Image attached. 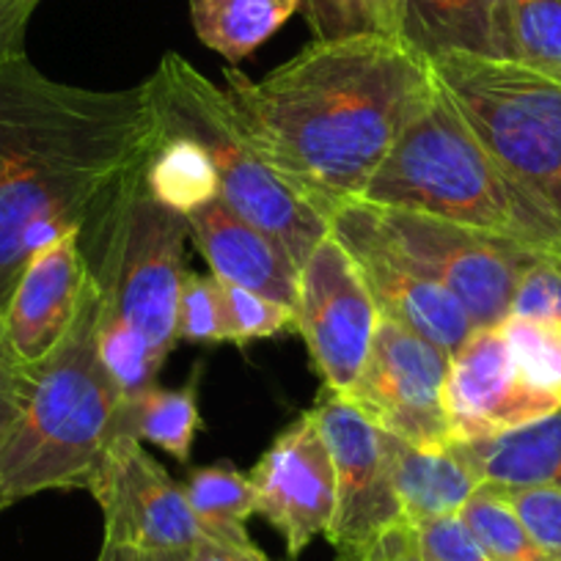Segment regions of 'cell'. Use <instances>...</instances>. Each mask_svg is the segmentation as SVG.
I'll return each instance as SVG.
<instances>
[{
  "mask_svg": "<svg viewBox=\"0 0 561 561\" xmlns=\"http://www.w3.org/2000/svg\"><path fill=\"white\" fill-rule=\"evenodd\" d=\"M295 314V331L304 336L322 386L344 397L364 371L380 311L358 262L333 231L317 242L300 267Z\"/></svg>",
  "mask_w": 561,
  "mask_h": 561,
  "instance_id": "11",
  "label": "cell"
},
{
  "mask_svg": "<svg viewBox=\"0 0 561 561\" xmlns=\"http://www.w3.org/2000/svg\"><path fill=\"white\" fill-rule=\"evenodd\" d=\"M304 0H191L198 42L237 67L287 25Z\"/></svg>",
  "mask_w": 561,
  "mask_h": 561,
  "instance_id": "21",
  "label": "cell"
},
{
  "mask_svg": "<svg viewBox=\"0 0 561 561\" xmlns=\"http://www.w3.org/2000/svg\"><path fill=\"white\" fill-rule=\"evenodd\" d=\"M413 545L424 561H493L460 515L413 526Z\"/></svg>",
  "mask_w": 561,
  "mask_h": 561,
  "instance_id": "32",
  "label": "cell"
},
{
  "mask_svg": "<svg viewBox=\"0 0 561 561\" xmlns=\"http://www.w3.org/2000/svg\"><path fill=\"white\" fill-rule=\"evenodd\" d=\"M451 446L482 484L561 490V408L510 433Z\"/></svg>",
  "mask_w": 561,
  "mask_h": 561,
  "instance_id": "20",
  "label": "cell"
},
{
  "mask_svg": "<svg viewBox=\"0 0 561 561\" xmlns=\"http://www.w3.org/2000/svg\"><path fill=\"white\" fill-rule=\"evenodd\" d=\"M187 556H191V561H270L256 545L237 548V545H224L215 542V539H204V542L193 545Z\"/></svg>",
  "mask_w": 561,
  "mask_h": 561,
  "instance_id": "36",
  "label": "cell"
},
{
  "mask_svg": "<svg viewBox=\"0 0 561 561\" xmlns=\"http://www.w3.org/2000/svg\"><path fill=\"white\" fill-rule=\"evenodd\" d=\"M144 83L158 113L160 135L196 140L215 165L220 202L273 237L295 267H304L331 224L270 169L242 129L226 89H218L180 53H165Z\"/></svg>",
  "mask_w": 561,
  "mask_h": 561,
  "instance_id": "5",
  "label": "cell"
},
{
  "mask_svg": "<svg viewBox=\"0 0 561 561\" xmlns=\"http://www.w3.org/2000/svg\"><path fill=\"white\" fill-rule=\"evenodd\" d=\"M460 517L493 561H550L510 501L493 484H479L477 493L460 510Z\"/></svg>",
  "mask_w": 561,
  "mask_h": 561,
  "instance_id": "27",
  "label": "cell"
},
{
  "mask_svg": "<svg viewBox=\"0 0 561 561\" xmlns=\"http://www.w3.org/2000/svg\"><path fill=\"white\" fill-rule=\"evenodd\" d=\"M304 14L317 42L355 36L399 39L397 0H304Z\"/></svg>",
  "mask_w": 561,
  "mask_h": 561,
  "instance_id": "28",
  "label": "cell"
},
{
  "mask_svg": "<svg viewBox=\"0 0 561 561\" xmlns=\"http://www.w3.org/2000/svg\"><path fill=\"white\" fill-rule=\"evenodd\" d=\"M449 360L427 339L380 317L364 371L344 399L380 433L419 449H444L455 444L444 399Z\"/></svg>",
  "mask_w": 561,
  "mask_h": 561,
  "instance_id": "10",
  "label": "cell"
},
{
  "mask_svg": "<svg viewBox=\"0 0 561 561\" xmlns=\"http://www.w3.org/2000/svg\"><path fill=\"white\" fill-rule=\"evenodd\" d=\"M39 3H42V0H39Z\"/></svg>",
  "mask_w": 561,
  "mask_h": 561,
  "instance_id": "42",
  "label": "cell"
},
{
  "mask_svg": "<svg viewBox=\"0 0 561 561\" xmlns=\"http://www.w3.org/2000/svg\"><path fill=\"white\" fill-rule=\"evenodd\" d=\"M198 427L202 419H198L196 382L185 388L152 386L124 402L122 433L135 435L140 444L147 440L160 446L180 462L191 460Z\"/></svg>",
  "mask_w": 561,
  "mask_h": 561,
  "instance_id": "24",
  "label": "cell"
},
{
  "mask_svg": "<svg viewBox=\"0 0 561 561\" xmlns=\"http://www.w3.org/2000/svg\"><path fill=\"white\" fill-rule=\"evenodd\" d=\"M444 399L455 440L493 438L561 408L523 380L499 325L473 331L451 355Z\"/></svg>",
  "mask_w": 561,
  "mask_h": 561,
  "instance_id": "16",
  "label": "cell"
},
{
  "mask_svg": "<svg viewBox=\"0 0 561 561\" xmlns=\"http://www.w3.org/2000/svg\"><path fill=\"white\" fill-rule=\"evenodd\" d=\"M495 488V484H493ZM523 526L531 531L539 548L550 556V561H561V490L550 488H495Z\"/></svg>",
  "mask_w": 561,
  "mask_h": 561,
  "instance_id": "31",
  "label": "cell"
},
{
  "mask_svg": "<svg viewBox=\"0 0 561 561\" xmlns=\"http://www.w3.org/2000/svg\"><path fill=\"white\" fill-rule=\"evenodd\" d=\"M510 314L561 320V253H542L523 275Z\"/></svg>",
  "mask_w": 561,
  "mask_h": 561,
  "instance_id": "33",
  "label": "cell"
},
{
  "mask_svg": "<svg viewBox=\"0 0 561 561\" xmlns=\"http://www.w3.org/2000/svg\"><path fill=\"white\" fill-rule=\"evenodd\" d=\"M399 39L433 58L466 53L510 61V0H397Z\"/></svg>",
  "mask_w": 561,
  "mask_h": 561,
  "instance_id": "18",
  "label": "cell"
},
{
  "mask_svg": "<svg viewBox=\"0 0 561 561\" xmlns=\"http://www.w3.org/2000/svg\"><path fill=\"white\" fill-rule=\"evenodd\" d=\"M360 202L561 253V226L553 215L495 163L440 85L399 135Z\"/></svg>",
  "mask_w": 561,
  "mask_h": 561,
  "instance_id": "4",
  "label": "cell"
},
{
  "mask_svg": "<svg viewBox=\"0 0 561 561\" xmlns=\"http://www.w3.org/2000/svg\"><path fill=\"white\" fill-rule=\"evenodd\" d=\"M100 287L91 273L83 309L50 358L25 369V399L0 446V512L45 490H89L122 433L124 393L96 347Z\"/></svg>",
  "mask_w": 561,
  "mask_h": 561,
  "instance_id": "3",
  "label": "cell"
},
{
  "mask_svg": "<svg viewBox=\"0 0 561 561\" xmlns=\"http://www.w3.org/2000/svg\"><path fill=\"white\" fill-rule=\"evenodd\" d=\"M185 218L191 226L193 245L207 259L220 284L242 287L248 293L278 300L289 309H298L300 270L273 237L240 218L220 198L204 204Z\"/></svg>",
  "mask_w": 561,
  "mask_h": 561,
  "instance_id": "17",
  "label": "cell"
},
{
  "mask_svg": "<svg viewBox=\"0 0 561 561\" xmlns=\"http://www.w3.org/2000/svg\"><path fill=\"white\" fill-rule=\"evenodd\" d=\"M140 180L149 196L180 215L196 213L204 204L220 198V182L209 154L185 135H160Z\"/></svg>",
  "mask_w": 561,
  "mask_h": 561,
  "instance_id": "22",
  "label": "cell"
},
{
  "mask_svg": "<svg viewBox=\"0 0 561 561\" xmlns=\"http://www.w3.org/2000/svg\"><path fill=\"white\" fill-rule=\"evenodd\" d=\"M242 129L322 218L360 202L399 135L438 91L433 64L393 36L311 42L264 78L224 72Z\"/></svg>",
  "mask_w": 561,
  "mask_h": 561,
  "instance_id": "1",
  "label": "cell"
},
{
  "mask_svg": "<svg viewBox=\"0 0 561 561\" xmlns=\"http://www.w3.org/2000/svg\"><path fill=\"white\" fill-rule=\"evenodd\" d=\"M510 61L561 85V0H510Z\"/></svg>",
  "mask_w": 561,
  "mask_h": 561,
  "instance_id": "25",
  "label": "cell"
},
{
  "mask_svg": "<svg viewBox=\"0 0 561 561\" xmlns=\"http://www.w3.org/2000/svg\"><path fill=\"white\" fill-rule=\"evenodd\" d=\"M311 415L336 471V512L325 539L339 561H380L388 537L408 526L393 493L380 430L331 391L322 393Z\"/></svg>",
  "mask_w": 561,
  "mask_h": 561,
  "instance_id": "9",
  "label": "cell"
},
{
  "mask_svg": "<svg viewBox=\"0 0 561 561\" xmlns=\"http://www.w3.org/2000/svg\"><path fill=\"white\" fill-rule=\"evenodd\" d=\"M355 204L366 224L402 262L438 280L460 300L477 331L501 325L510 317L523 275L542 256V251L523 242L466 229L449 220Z\"/></svg>",
  "mask_w": 561,
  "mask_h": 561,
  "instance_id": "8",
  "label": "cell"
},
{
  "mask_svg": "<svg viewBox=\"0 0 561 561\" xmlns=\"http://www.w3.org/2000/svg\"><path fill=\"white\" fill-rule=\"evenodd\" d=\"M160 144L147 83L94 91L0 64V311L45 245L91 231Z\"/></svg>",
  "mask_w": 561,
  "mask_h": 561,
  "instance_id": "2",
  "label": "cell"
},
{
  "mask_svg": "<svg viewBox=\"0 0 561 561\" xmlns=\"http://www.w3.org/2000/svg\"><path fill=\"white\" fill-rule=\"evenodd\" d=\"M248 479L256 512L284 537L289 559L325 537L336 512V471L311 410L273 440Z\"/></svg>",
  "mask_w": 561,
  "mask_h": 561,
  "instance_id": "13",
  "label": "cell"
},
{
  "mask_svg": "<svg viewBox=\"0 0 561 561\" xmlns=\"http://www.w3.org/2000/svg\"><path fill=\"white\" fill-rule=\"evenodd\" d=\"M34 3H36V0H34ZM36 7H39V3H36Z\"/></svg>",
  "mask_w": 561,
  "mask_h": 561,
  "instance_id": "40",
  "label": "cell"
},
{
  "mask_svg": "<svg viewBox=\"0 0 561 561\" xmlns=\"http://www.w3.org/2000/svg\"><path fill=\"white\" fill-rule=\"evenodd\" d=\"M147 561H191L187 550H152V553H144Z\"/></svg>",
  "mask_w": 561,
  "mask_h": 561,
  "instance_id": "39",
  "label": "cell"
},
{
  "mask_svg": "<svg viewBox=\"0 0 561 561\" xmlns=\"http://www.w3.org/2000/svg\"><path fill=\"white\" fill-rule=\"evenodd\" d=\"M224 304L226 322H229V342H234L237 347H245L248 342H256V339L295 331V322H298L295 309L264 298V295L248 293L242 287L224 284Z\"/></svg>",
  "mask_w": 561,
  "mask_h": 561,
  "instance_id": "30",
  "label": "cell"
},
{
  "mask_svg": "<svg viewBox=\"0 0 561 561\" xmlns=\"http://www.w3.org/2000/svg\"><path fill=\"white\" fill-rule=\"evenodd\" d=\"M182 490L207 539L237 548L253 545L245 523L256 515V493L248 473H240L229 462H215L187 473Z\"/></svg>",
  "mask_w": 561,
  "mask_h": 561,
  "instance_id": "23",
  "label": "cell"
},
{
  "mask_svg": "<svg viewBox=\"0 0 561 561\" xmlns=\"http://www.w3.org/2000/svg\"><path fill=\"white\" fill-rule=\"evenodd\" d=\"M180 342L224 344L229 342L226 322L224 284L215 275L185 273L180 289V314H176Z\"/></svg>",
  "mask_w": 561,
  "mask_h": 561,
  "instance_id": "29",
  "label": "cell"
},
{
  "mask_svg": "<svg viewBox=\"0 0 561 561\" xmlns=\"http://www.w3.org/2000/svg\"><path fill=\"white\" fill-rule=\"evenodd\" d=\"M34 12V0H0V64L25 56V28Z\"/></svg>",
  "mask_w": 561,
  "mask_h": 561,
  "instance_id": "35",
  "label": "cell"
},
{
  "mask_svg": "<svg viewBox=\"0 0 561 561\" xmlns=\"http://www.w3.org/2000/svg\"><path fill=\"white\" fill-rule=\"evenodd\" d=\"M523 380L542 397L561 404V320L510 314L501 322Z\"/></svg>",
  "mask_w": 561,
  "mask_h": 561,
  "instance_id": "26",
  "label": "cell"
},
{
  "mask_svg": "<svg viewBox=\"0 0 561 561\" xmlns=\"http://www.w3.org/2000/svg\"><path fill=\"white\" fill-rule=\"evenodd\" d=\"M89 493L102 510L105 542L152 553L191 550L207 539L182 484H176L129 433H118L111 440Z\"/></svg>",
  "mask_w": 561,
  "mask_h": 561,
  "instance_id": "12",
  "label": "cell"
},
{
  "mask_svg": "<svg viewBox=\"0 0 561 561\" xmlns=\"http://www.w3.org/2000/svg\"><path fill=\"white\" fill-rule=\"evenodd\" d=\"M331 231L358 262L380 317L427 339L446 355H455L471 339L477 325L460 300L438 280L402 262L366 224L358 204L339 207L331 215Z\"/></svg>",
  "mask_w": 561,
  "mask_h": 561,
  "instance_id": "14",
  "label": "cell"
},
{
  "mask_svg": "<svg viewBox=\"0 0 561 561\" xmlns=\"http://www.w3.org/2000/svg\"><path fill=\"white\" fill-rule=\"evenodd\" d=\"M380 561H424L413 545V528H397V531L388 537V542L382 545Z\"/></svg>",
  "mask_w": 561,
  "mask_h": 561,
  "instance_id": "37",
  "label": "cell"
},
{
  "mask_svg": "<svg viewBox=\"0 0 561 561\" xmlns=\"http://www.w3.org/2000/svg\"><path fill=\"white\" fill-rule=\"evenodd\" d=\"M91 284L83 231H69L42 248L14 280L3 306V342L20 369L50 358L69 336Z\"/></svg>",
  "mask_w": 561,
  "mask_h": 561,
  "instance_id": "15",
  "label": "cell"
},
{
  "mask_svg": "<svg viewBox=\"0 0 561 561\" xmlns=\"http://www.w3.org/2000/svg\"><path fill=\"white\" fill-rule=\"evenodd\" d=\"M3 314V311H0ZM25 399V369L14 364L7 342H3V320H0V446L9 438Z\"/></svg>",
  "mask_w": 561,
  "mask_h": 561,
  "instance_id": "34",
  "label": "cell"
},
{
  "mask_svg": "<svg viewBox=\"0 0 561 561\" xmlns=\"http://www.w3.org/2000/svg\"><path fill=\"white\" fill-rule=\"evenodd\" d=\"M430 64L495 163L561 226V85L515 61L466 53Z\"/></svg>",
  "mask_w": 561,
  "mask_h": 561,
  "instance_id": "6",
  "label": "cell"
},
{
  "mask_svg": "<svg viewBox=\"0 0 561 561\" xmlns=\"http://www.w3.org/2000/svg\"><path fill=\"white\" fill-rule=\"evenodd\" d=\"M380 435L391 468L393 493L410 528L435 517L460 515L462 506L482 484L473 468L457 455L455 446L419 449L393 435Z\"/></svg>",
  "mask_w": 561,
  "mask_h": 561,
  "instance_id": "19",
  "label": "cell"
},
{
  "mask_svg": "<svg viewBox=\"0 0 561 561\" xmlns=\"http://www.w3.org/2000/svg\"><path fill=\"white\" fill-rule=\"evenodd\" d=\"M36 3H39V0H36Z\"/></svg>",
  "mask_w": 561,
  "mask_h": 561,
  "instance_id": "41",
  "label": "cell"
},
{
  "mask_svg": "<svg viewBox=\"0 0 561 561\" xmlns=\"http://www.w3.org/2000/svg\"><path fill=\"white\" fill-rule=\"evenodd\" d=\"M96 561H147V559H144L140 550L127 548V545L105 542V539H102V548H100V556H96Z\"/></svg>",
  "mask_w": 561,
  "mask_h": 561,
  "instance_id": "38",
  "label": "cell"
},
{
  "mask_svg": "<svg viewBox=\"0 0 561 561\" xmlns=\"http://www.w3.org/2000/svg\"><path fill=\"white\" fill-rule=\"evenodd\" d=\"M140 169L83 240L96 237L91 273L100 287V314L133 328L169 358L180 342L176 314L191 226L185 215L149 196Z\"/></svg>",
  "mask_w": 561,
  "mask_h": 561,
  "instance_id": "7",
  "label": "cell"
}]
</instances>
